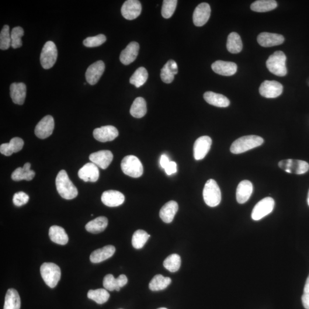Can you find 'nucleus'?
<instances>
[{
	"instance_id": "obj_1",
	"label": "nucleus",
	"mask_w": 309,
	"mask_h": 309,
	"mask_svg": "<svg viewBox=\"0 0 309 309\" xmlns=\"http://www.w3.org/2000/svg\"><path fill=\"white\" fill-rule=\"evenodd\" d=\"M56 186L57 192L62 198L71 200L75 198L78 195L77 188L69 179L65 170H61L58 172L56 178Z\"/></svg>"
},
{
	"instance_id": "obj_2",
	"label": "nucleus",
	"mask_w": 309,
	"mask_h": 309,
	"mask_svg": "<svg viewBox=\"0 0 309 309\" xmlns=\"http://www.w3.org/2000/svg\"><path fill=\"white\" fill-rule=\"evenodd\" d=\"M264 142L263 139L257 135H248L239 138L232 144L230 147L231 153L240 154L258 147Z\"/></svg>"
},
{
	"instance_id": "obj_3",
	"label": "nucleus",
	"mask_w": 309,
	"mask_h": 309,
	"mask_svg": "<svg viewBox=\"0 0 309 309\" xmlns=\"http://www.w3.org/2000/svg\"><path fill=\"white\" fill-rule=\"evenodd\" d=\"M286 61L285 54L282 51H277L267 59L266 67L273 74L282 77L286 76L287 73Z\"/></svg>"
},
{
	"instance_id": "obj_4",
	"label": "nucleus",
	"mask_w": 309,
	"mask_h": 309,
	"mask_svg": "<svg viewBox=\"0 0 309 309\" xmlns=\"http://www.w3.org/2000/svg\"><path fill=\"white\" fill-rule=\"evenodd\" d=\"M203 196L207 205L216 207L220 204L222 196L220 187L214 179L208 180L204 186Z\"/></svg>"
},
{
	"instance_id": "obj_5",
	"label": "nucleus",
	"mask_w": 309,
	"mask_h": 309,
	"mask_svg": "<svg viewBox=\"0 0 309 309\" xmlns=\"http://www.w3.org/2000/svg\"><path fill=\"white\" fill-rule=\"evenodd\" d=\"M41 276L47 284L51 288L57 286L61 279V270L54 263H44L40 267Z\"/></svg>"
},
{
	"instance_id": "obj_6",
	"label": "nucleus",
	"mask_w": 309,
	"mask_h": 309,
	"mask_svg": "<svg viewBox=\"0 0 309 309\" xmlns=\"http://www.w3.org/2000/svg\"><path fill=\"white\" fill-rule=\"evenodd\" d=\"M121 168L125 174L132 178H140L143 173V167L137 156L128 155L121 163Z\"/></svg>"
},
{
	"instance_id": "obj_7",
	"label": "nucleus",
	"mask_w": 309,
	"mask_h": 309,
	"mask_svg": "<svg viewBox=\"0 0 309 309\" xmlns=\"http://www.w3.org/2000/svg\"><path fill=\"white\" fill-rule=\"evenodd\" d=\"M57 50L55 44L48 41L45 44L40 55V62L44 69H48L55 65L57 58Z\"/></svg>"
},
{
	"instance_id": "obj_8",
	"label": "nucleus",
	"mask_w": 309,
	"mask_h": 309,
	"mask_svg": "<svg viewBox=\"0 0 309 309\" xmlns=\"http://www.w3.org/2000/svg\"><path fill=\"white\" fill-rule=\"evenodd\" d=\"M279 166L281 169L287 173L298 175L304 174L309 169L308 163L301 160L290 159L282 160L279 162Z\"/></svg>"
},
{
	"instance_id": "obj_9",
	"label": "nucleus",
	"mask_w": 309,
	"mask_h": 309,
	"mask_svg": "<svg viewBox=\"0 0 309 309\" xmlns=\"http://www.w3.org/2000/svg\"><path fill=\"white\" fill-rule=\"evenodd\" d=\"M275 201L271 197H267L260 200L253 208L252 218L254 221H259L273 211Z\"/></svg>"
},
{
	"instance_id": "obj_10",
	"label": "nucleus",
	"mask_w": 309,
	"mask_h": 309,
	"mask_svg": "<svg viewBox=\"0 0 309 309\" xmlns=\"http://www.w3.org/2000/svg\"><path fill=\"white\" fill-rule=\"evenodd\" d=\"M283 85L275 81H265L259 87L260 95L268 99L276 98L283 92Z\"/></svg>"
},
{
	"instance_id": "obj_11",
	"label": "nucleus",
	"mask_w": 309,
	"mask_h": 309,
	"mask_svg": "<svg viewBox=\"0 0 309 309\" xmlns=\"http://www.w3.org/2000/svg\"><path fill=\"white\" fill-rule=\"evenodd\" d=\"M54 127V117L51 115H47L44 117L37 124L35 130H34V133L37 138L41 139V140H44V139L50 137L53 133Z\"/></svg>"
},
{
	"instance_id": "obj_12",
	"label": "nucleus",
	"mask_w": 309,
	"mask_h": 309,
	"mask_svg": "<svg viewBox=\"0 0 309 309\" xmlns=\"http://www.w3.org/2000/svg\"><path fill=\"white\" fill-rule=\"evenodd\" d=\"M141 12V5L138 0H127L121 7V15L128 20H133L140 16Z\"/></svg>"
},
{
	"instance_id": "obj_13",
	"label": "nucleus",
	"mask_w": 309,
	"mask_h": 309,
	"mask_svg": "<svg viewBox=\"0 0 309 309\" xmlns=\"http://www.w3.org/2000/svg\"><path fill=\"white\" fill-rule=\"evenodd\" d=\"M212 144L210 137L203 136L199 138L194 145V156L197 161H200L205 158L209 152Z\"/></svg>"
},
{
	"instance_id": "obj_14",
	"label": "nucleus",
	"mask_w": 309,
	"mask_h": 309,
	"mask_svg": "<svg viewBox=\"0 0 309 309\" xmlns=\"http://www.w3.org/2000/svg\"><path fill=\"white\" fill-rule=\"evenodd\" d=\"M211 15V8L208 3L203 2L197 5L193 13V22L197 27H202L207 23Z\"/></svg>"
},
{
	"instance_id": "obj_15",
	"label": "nucleus",
	"mask_w": 309,
	"mask_h": 309,
	"mask_svg": "<svg viewBox=\"0 0 309 309\" xmlns=\"http://www.w3.org/2000/svg\"><path fill=\"white\" fill-rule=\"evenodd\" d=\"M104 70L105 64L103 61L100 60L94 62L86 69L85 72L86 82L91 85L96 84L102 77Z\"/></svg>"
},
{
	"instance_id": "obj_16",
	"label": "nucleus",
	"mask_w": 309,
	"mask_h": 309,
	"mask_svg": "<svg viewBox=\"0 0 309 309\" xmlns=\"http://www.w3.org/2000/svg\"><path fill=\"white\" fill-rule=\"evenodd\" d=\"M93 134L96 140L100 142H107L115 140L119 135V132L114 126H106L96 128Z\"/></svg>"
},
{
	"instance_id": "obj_17",
	"label": "nucleus",
	"mask_w": 309,
	"mask_h": 309,
	"mask_svg": "<svg viewBox=\"0 0 309 309\" xmlns=\"http://www.w3.org/2000/svg\"><path fill=\"white\" fill-rule=\"evenodd\" d=\"M99 170L98 167L93 163H86L79 169L78 176L85 182H95L99 178Z\"/></svg>"
},
{
	"instance_id": "obj_18",
	"label": "nucleus",
	"mask_w": 309,
	"mask_h": 309,
	"mask_svg": "<svg viewBox=\"0 0 309 309\" xmlns=\"http://www.w3.org/2000/svg\"><path fill=\"white\" fill-rule=\"evenodd\" d=\"M89 158L90 161L98 168L106 169L112 162L113 156L110 151L102 150L91 154Z\"/></svg>"
},
{
	"instance_id": "obj_19",
	"label": "nucleus",
	"mask_w": 309,
	"mask_h": 309,
	"mask_svg": "<svg viewBox=\"0 0 309 309\" xmlns=\"http://www.w3.org/2000/svg\"><path fill=\"white\" fill-rule=\"evenodd\" d=\"M284 38L280 34L263 32L260 33L257 37V41L260 46L272 47L282 44Z\"/></svg>"
},
{
	"instance_id": "obj_20",
	"label": "nucleus",
	"mask_w": 309,
	"mask_h": 309,
	"mask_svg": "<svg viewBox=\"0 0 309 309\" xmlns=\"http://www.w3.org/2000/svg\"><path fill=\"white\" fill-rule=\"evenodd\" d=\"M128 282L127 277L121 274L117 279H114L112 274H107L103 280V286L107 290L119 291L121 288L126 285Z\"/></svg>"
},
{
	"instance_id": "obj_21",
	"label": "nucleus",
	"mask_w": 309,
	"mask_h": 309,
	"mask_svg": "<svg viewBox=\"0 0 309 309\" xmlns=\"http://www.w3.org/2000/svg\"><path fill=\"white\" fill-rule=\"evenodd\" d=\"M211 68L216 74L225 76L234 75L237 71V65L230 61H216L212 64Z\"/></svg>"
},
{
	"instance_id": "obj_22",
	"label": "nucleus",
	"mask_w": 309,
	"mask_h": 309,
	"mask_svg": "<svg viewBox=\"0 0 309 309\" xmlns=\"http://www.w3.org/2000/svg\"><path fill=\"white\" fill-rule=\"evenodd\" d=\"M124 196L118 191H106L102 196V202L108 207L119 206L124 203Z\"/></svg>"
},
{
	"instance_id": "obj_23",
	"label": "nucleus",
	"mask_w": 309,
	"mask_h": 309,
	"mask_svg": "<svg viewBox=\"0 0 309 309\" xmlns=\"http://www.w3.org/2000/svg\"><path fill=\"white\" fill-rule=\"evenodd\" d=\"M140 48V44L135 41L128 44L127 47L121 52L120 60L121 63L127 65L136 60Z\"/></svg>"
},
{
	"instance_id": "obj_24",
	"label": "nucleus",
	"mask_w": 309,
	"mask_h": 309,
	"mask_svg": "<svg viewBox=\"0 0 309 309\" xmlns=\"http://www.w3.org/2000/svg\"><path fill=\"white\" fill-rule=\"evenodd\" d=\"M27 93L26 85L23 83H14L10 86V95L14 103L23 105Z\"/></svg>"
},
{
	"instance_id": "obj_25",
	"label": "nucleus",
	"mask_w": 309,
	"mask_h": 309,
	"mask_svg": "<svg viewBox=\"0 0 309 309\" xmlns=\"http://www.w3.org/2000/svg\"><path fill=\"white\" fill-rule=\"evenodd\" d=\"M253 191V184L249 180H245L239 183L236 193V197L239 204H244L251 197Z\"/></svg>"
},
{
	"instance_id": "obj_26",
	"label": "nucleus",
	"mask_w": 309,
	"mask_h": 309,
	"mask_svg": "<svg viewBox=\"0 0 309 309\" xmlns=\"http://www.w3.org/2000/svg\"><path fill=\"white\" fill-rule=\"evenodd\" d=\"M116 249L113 246L108 245L102 249L96 250L90 256V260L93 263H98L109 259L114 254Z\"/></svg>"
},
{
	"instance_id": "obj_27",
	"label": "nucleus",
	"mask_w": 309,
	"mask_h": 309,
	"mask_svg": "<svg viewBox=\"0 0 309 309\" xmlns=\"http://www.w3.org/2000/svg\"><path fill=\"white\" fill-rule=\"evenodd\" d=\"M178 211V203L175 201H169L162 207L159 213L160 217L165 223H171Z\"/></svg>"
},
{
	"instance_id": "obj_28",
	"label": "nucleus",
	"mask_w": 309,
	"mask_h": 309,
	"mask_svg": "<svg viewBox=\"0 0 309 309\" xmlns=\"http://www.w3.org/2000/svg\"><path fill=\"white\" fill-rule=\"evenodd\" d=\"M204 99L206 102L217 107L225 108L230 106V100L225 96L211 91L204 93Z\"/></svg>"
},
{
	"instance_id": "obj_29",
	"label": "nucleus",
	"mask_w": 309,
	"mask_h": 309,
	"mask_svg": "<svg viewBox=\"0 0 309 309\" xmlns=\"http://www.w3.org/2000/svg\"><path fill=\"white\" fill-rule=\"evenodd\" d=\"M24 144V142L22 139L18 137L13 138L10 140L9 143L1 145L0 152L3 155L9 156L22 150Z\"/></svg>"
},
{
	"instance_id": "obj_30",
	"label": "nucleus",
	"mask_w": 309,
	"mask_h": 309,
	"mask_svg": "<svg viewBox=\"0 0 309 309\" xmlns=\"http://www.w3.org/2000/svg\"><path fill=\"white\" fill-rule=\"evenodd\" d=\"M30 163H27L23 168H17L12 174V179L15 181L26 180L27 181L32 180L35 176V172L30 169Z\"/></svg>"
},
{
	"instance_id": "obj_31",
	"label": "nucleus",
	"mask_w": 309,
	"mask_h": 309,
	"mask_svg": "<svg viewBox=\"0 0 309 309\" xmlns=\"http://www.w3.org/2000/svg\"><path fill=\"white\" fill-rule=\"evenodd\" d=\"M49 236L51 240L60 245L67 244L68 237L64 229L58 225H52L50 228Z\"/></svg>"
},
{
	"instance_id": "obj_32",
	"label": "nucleus",
	"mask_w": 309,
	"mask_h": 309,
	"mask_svg": "<svg viewBox=\"0 0 309 309\" xmlns=\"http://www.w3.org/2000/svg\"><path fill=\"white\" fill-rule=\"evenodd\" d=\"M109 221L105 217H99L85 225L86 230L92 234H98L107 228Z\"/></svg>"
},
{
	"instance_id": "obj_33",
	"label": "nucleus",
	"mask_w": 309,
	"mask_h": 309,
	"mask_svg": "<svg viewBox=\"0 0 309 309\" xmlns=\"http://www.w3.org/2000/svg\"><path fill=\"white\" fill-rule=\"evenodd\" d=\"M21 300L17 291L9 289L7 291L3 309H20Z\"/></svg>"
},
{
	"instance_id": "obj_34",
	"label": "nucleus",
	"mask_w": 309,
	"mask_h": 309,
	"mask_svg": "<svg viewBox=\"0 0 309 309\" xmlns=\"http://www.w3.org/2000/svg\"><path fill=\"white\" fill-rule=\"evenodd\" d=\"M227 49L231 54H239L242 50L243 44L240 36L237 33L229 34L227 41Z\"/></svg>"
},
{
	"instance_id": "obj_35",
	"label": "nucleus",
	"mask_w": 309,
	"mask_h": 309,
	"mask_svg": "<svg viewBox=\"0 0 309 309\" xmlns=\"http://www.w3.org/2000/svg\"><path fill=\"white\" fill-rule=\"evenodd\" d=\"M147 110L146 102L143 98L139 97L132 104L130 113L134 117L141 118L145 115Z\"/></svg>"
},
{
	"instance_id": "obj_36",
	"label": "nucleus",
	"mask_w": 309,
	"mask_h": 309,
	"mask_svg": "<svg viewBox=\"0 0 309 309\" xmlns=\"http://www.w3.org/2000/svg\"><path fill=\"white\" fill-rule=\"evenodd\" d=\"M171 279L169 277H165L158 274L152 279L149 283V288L152 291H161L168 287L171 283Z\"/></svg>"
},
{
	"instance_id": "obj_37",
	"label": "nucleus",
	"mask_w": 309,
	"mask_h": 309,
	"mask_svg": "<svg viewBox=\"0 0 309 309\" xmlns=\"http://www.w3.org/2000/svg\"><path fill=\"white\" fill-rule=\"evenodd\" d=\"M277 2L274 0H258L252 3L251 9L256 12H266L276 9Z\"/></svg>"
},
{
	"instance_id": "obj_38",
	"label": "nucleus",
	"mask_w": 309,
	"mask_h": 309,
	"mask_svg": "<svg viewBox=\"0 0 309 309\" xmlns=\"http://www.w3.org/2000/svg\"><path fill=\"white\" fill-rule=\"evenodd\" d=\"M148 74L147 69L144 67L139 68L134 74L132 75L130 82L137 88H140L147 82Z\"/></svg>"
},
{
	"instance_id": "obj_39",
	"label": "nucleus",
	"mask_w": 309,
	"mask_h": 309,
	"mask_svg": "<svg viewBox=\"0 0 309 309\" xmlns=\"http://www.w3.org/2000/svg\"><path fill=\"white\" fill-rule=\"evenodd\" d=\"M88 298L98 304L106 303L109 300L110 295L105 289L90 290L87 294Z\"/></svg>"
},
{
	"instance_id": "obj_40",
	"label": "nucleus",
	"mask_w": 309,
	"mask_h": 309,
	"mask_svg": "<svg viewBox=\"0 0 309 309\" xmlns=\"http://www.w3.org/2000/svg\"><path fill=\"white\" fill-rule=\"evenodd\" d=\"M151 237L146 231L138 230L134 232L132 239V244L135 249H140L143 248L149 238Z\"/></svg>"
},
{
	"instance_id": "obj_41",
	"label": "nucleus",
	"mask_w": 309,
	"mask_h": 309,
	"mask_svg": "<svg viewBox=\"0 0 309 309\" xmlns=\"http://www.w3.org/2000/svg\"><path fill=\"white\" fill-rule=\"evenodd\" d=\"M180 265H181V258L178 254H176L169 255L163 262V266L165 268L172 273L178 271Z\"/></svg>"
},
{
	"instance_id": "obj_42",
	"label": "nucleus",
	"mask_w": 309,
	"mask_h": 309,
	"mask_svg": "<svg viewBox=\"0 0 309 309\" xmlns=\"http://www.w3.org/2000/svg\"><path fill=\"white\" fill-rule=\"evenodd\" d=\"M8 25L3 26L0 33V49L7 50L11 47V36Z\"/></svg>"
},
{
	"instance_id": "obj_43",
	"label": "nucleus",
	"mask_w": 309,
	"mask_h": 309,
	"mask_svg": "<svg viewBox=\"0 0 309 309\" xmlns=\"http://www.w3.org/2000/svg\"><path fill=\"white\" fill-rule=\"evenodd\" d=\"M24 34V29L21 27H16L12 30L10 36H11V47L13 49H17L22 46V38Z\"/></svg>"
},
{
	"instance_id": "obj_44",
	"label": "nucleus",
	"mask_w": 309,
	"mask_h": 309,
	"mask_svg": "<svg viewBox=\"0 0 309 309\" xmlns=\"http://www.w3.org/2000/svg\"><path fill=\"white\" fill-rule=\"evenodd\" d=\"M177 3L176 0H164L162 8V16L165 19L171 17L175 11Z\"/></svg>"
},
{
	"instance_id": "obj_45",
	"label": "nucleus",
	"mask_w": 309,
	"mask_h": 309,
	"mask_svg": "<svg viewBox=\"0 0 309 309\" xmlns=\"http://www.w3.org/2000/svg\"><path fill=\"white\" fill-rule=\"evenodd\" d=\"M107 38L104 34H98L96 36L88 37L83 41V44L86 47L93 48L101 46L106 42Z\"/></svg>"
},
{
	"instance_id": "obj_46",
	"label": "nucleus",
	"mask_w": 309,
	"mask_h": 309,
	"mask_svg": "<svg viewBox=\"0 0 309 309\" xmlns=\"http://www.w3.org/2000/svg\"><path fill=\"white\" fill-rule=\"evenodd\" d=\"M29 197L23 192L17 193L13 197V202L15 206L20 207L28 202Z\"/></svg>"
},
{
	"instance_id": "obj_47",
	"label": "nucleus",
	"mask_w": 309,
	"mask_h": 309,
	"mask_svg": "<svg viewBox=\"0 0 309 309\" xmlns=\"http://www.w3.org/2000/svg\"><path fill=\"white\" fill-rule=\"evenodd\" d=\"M174 76L175 75L165 65L161 69V78L162 81L167 84H169L173 82Z\"/></svg>"
},
{
	"instance_id": "obj_48",
	"label": "nucleus",
	"mask_w": 309,
	"mask_h": 309,
	"mask_svg": "<svg viewBox=\"0 0 309 309\" xmlns=\"http://www.w3.org/2000/svg\"><path fill=\"white\" fill-rule=\"evenodd\" d=\"M302 301H303L304 307L306 309H309V275L304 287V294L302 296Z\"/></svg>"
},
{
	"instance_id": "obj_49",
	"label": "nucleus",
	"mask_w": 309,
	"mask_h": 309,
	"mask_svg": "<svg viewBox=\"0 0 309 309\" xmlns=\"http://www.w3.org/2000/svg\"><path fill=\"white\" fill-rule=\"evenodd\" d=\"M165 65L173 75H175L178 74V64H177L176 62L174 60H170L168 61L167 62Z\"/></svg>"
},
{
	"instance_id": "obj_50",
	"label": "nucleus",
	"mask_w": 309,
	"mask_h": 309,
	"mask_svg": "<svg viewBox=\"0 0 309 309\" xmlns=\"http://www.w3.org/2000/svg\"><path fill=\"white\" fill-rule=\"evenodd\" d=\"M165 171L168 175H171L177 171V165L175 162L170 161L169 165L165 169Z\"/></svg>"
},
{
	"instance_id": "obj_51",
	"label": "nucleus",
	"mask_w": 309,
	"mask_h": 309,
	"mask_svg": "<svg viewBox=\"0 0 309 309\" xmlns=\"http://www.w3.org/2000/svg\"><path fill=\"white\" fill-rule=\"evenodd\" d=\"M169 158L166 155H162L161 156V160H160V164H161L163 169H165L167 166L169 165Z\"/></svg>"
},
{
	"instance_id": "obj_52",
	"label": "nucleus",
	"mask_w": 309,
	"mask_h": 309,
	"mask_svg": "<svg viewBox=\"0 0 309 309\" xmlns=\"http://www.w3.org/2000/svg\"><path fill=\"white\" fill-rule=\"evenodd\" d=\"M308 205L309 206V190L308 196Z\"/></svg>"
},
{
	"instance_id": "obj_53",
	"label": "nucleus",
	"mask_w": 309,
	"mask_h": 309,
	"mask_svg": "<svg viewBox=\"0 0 309 309\" xmlns=\"http://www.w3.org/2000/svg\"><path fill=\"white\" fill-rule=\"evenodd\" d=\"M168 309L165 308H159V309Z\"/></svg>"
},
{
	"instance_id": "obj_54",
	"label": "nucleus",
	"mask_w": 309,
	"mask_h": 309,
	"mask_svg": "<svg viewBox=\"0 0 309 309\" xmlns=\"http://www.w3.org/2000/svg\"><path fill=\"white\" fill-rule=\"evenodd\" d=\"M308 84H309V82H308Z\"/></svg>"
},
{
	"instance_id": "obj_55",
	"label": "nucleus",
	"mask_w": 309,
	"mask_h": 309,
	"mask_svg": "<svg viewBox=\"0 0 309 309\" xmlns=\"http://www.w3.org/2000/svg\"></svg>"
}]
</instances>
